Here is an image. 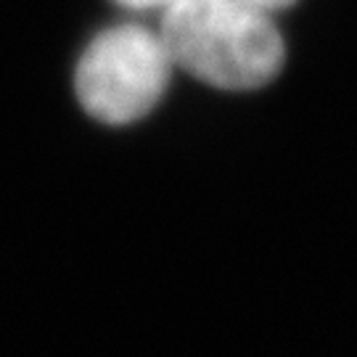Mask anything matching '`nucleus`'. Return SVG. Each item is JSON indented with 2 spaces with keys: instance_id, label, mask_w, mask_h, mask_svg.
Masks as SVG:
<instances>
[{
  "instance_id": "obj_1",
  "label": "nucleus",
  "mask_w": 357,
  "mask_h": 357,
  "mask_svg": "<svg viewBox=\"0 0 357 357\" xmlns=\"http://www.w3.org/2000/svg\"><path fill=\"white\" fill-rule=\"evenodd\" d=\"M159 38L172 64L220 90H257L286 59L268 11L246 0H178L162 13Z\"/></svg>"
},
{
  "instance_id": "obj_2",
  "label": "nucleus",
  "mask_w": 357,
  "mask_h": 357,
  "mask_svg": "<svg viewBox=\"0 0 357 357\" xmlns=\"http://www.w3.org/2000/svg\"><path fill=\"white\" fill-rule=\"evenodd\" d=\"M172 69L159 32L138 24L109 26L77 61V98L103 125H132L162 101Z\"/></svg>"
},
{
  "instance_id": "obj_3",
  "label": "nucleus",
  "mask_w": 357,
  "mask_h": 357,
  "mask_svg": "<svg viewBox=\"0 0 357 357\" xmlns=\"http://www.w3.org/2000/svg\"><path fill=\"white\" fill-rule=\"evenodd\" d=\"M125 8H132V11H162L165 13L169 6H175L178 0H114Z\"/></svg>"
},
{
  "instance_id": "obj_4",
  "label": "nucleus",
  "mask_w": 357,
  "mask_h": 357,
  "mask_svg": "<svg viewBox=\"0 0 357 357\" xmlns=\"http://www.w3.org/2000/svg\"><path fill=\"white\" fill-rule=\"evenodd\" d=\"M246 3H252V6H257V8H262V11H281V8H289L294 0H246Z\"/></svg>"
}]
</instances>
